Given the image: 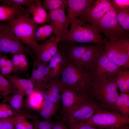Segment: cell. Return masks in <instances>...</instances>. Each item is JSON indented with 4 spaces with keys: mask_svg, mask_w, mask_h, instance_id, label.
I'll list each match as a JSON object with an SVG mask.
<instances>
[{
    "mask_svg": "<svg viewBox=\"0 0 129 129\" xmlns=\"http://www.w3.org/2000/svg\"><path fill=\"white\" fill-rule=\"evenodd\" d=\"M117 76L116 75L93 84L89 90L88 95L105 109L118 113L115 107V102L119 95L115 82Z\"/></svg>",
    "mask_w": 129,
    "mask_h": 129,
    "instance_id": "obj_1",
    "label": "cell"
},
{
    "mask_svg": "<svg viewBox=\"0 0 129 129\" xmlns=\"http://www.w3.org/2000/svg\"><path fill=\"white\" fill-rule=\"evenodd\" d=\"M61 75V78L59 79L62 86L88 95L89 90L93 84L88 73L83 68L67 59L65 68Z\"/></svg>",
    "mask_w": 129,
    "mask_h": 129,
    "instance_id": "obj_2",
    "label": "cell"
},
{
    "mask_svg": "<svg viewBox=\"0 0 129 129\" xmlns=\"http://www.w3.org/2000/svg\"><path fill=\"white\" fill-rule=\"evenodd\" d=\"M70 30L64 45H73L76 43H91L102 44L105 45L106 40H103V37L95 28L91 24L74 19L71 22Z\"/></svg>",
    "mask_w": 129,
    "mask_h": 129,
    "instance_id": "obj_3",
    "label": "cell"
},
{
    "mask_svg": "<svg viewBox=\"0 0 129 129\" xmlns=\"http://www.w3.org/2000/svg\"><path fill=\"white\" fill-rule=\"evenodd\" d=\"M8 22L16 36L27 47L31 49L33 46L38 43L35 34L39 26L31 18L27 9L24 14L15 20Z\"/></svg>",
    "mask_w": 129,
    "mask_h": 129,
    "instance_id": "obj_4",
    "label": "cell"
},
{
    "mask_svg": "<svg viewBox=\"0 0 129 129\" xmlns=\"http://www.w3.org/2000/svg\"><path fill=\"white\" fill-rule=\"evenodd\" d=\"M123 70L110 61L104 50L91 63L86 70L93 84L116 75Z\"/></svg>",
    "mask_w": 129,
    "mask_h": 129,
    "instance_id": "obj_5",
    "label": "cell"
},
{
    "mask_svg": "<svg viewBox=\"0 0 129 129\" xmlns=\"http://www.w3.org/2000/svg\"><path fill=\"white\" fill-rule=\"evenodd\" d=\"M117 12L114 7L92 26L99 32L102 33L109 42L116 41L124 36H129L118 21Z\"/></svg>",
    "mask_w": 129,
    "mask_h": 129,
    "instance_id": "obj_6",
    "label": "cell"
},
{
    "mask_svg": "<svg viewBox=\"0 0 129 129\" xmlns=\"http://www.w3.org/2000/svg\"><path fill=\"white\" fill-rule=\"evenodd\" d=\"M93 127L112 129L129 124V117L109 111L101 106L89 119L81 123Z\"/></svg>",
    "mask_w": 129,
    "mask_h": 129,
    "instance_id": "obj_7",
    "label": "cell"
},
{
    "mask_svg": "<svg viewBox=\"0 0 129 129\" xmlns=\"http://www.w3.org/2000/svg\"><path fill=\"white\" fill-rule=\"evenodd\" d=\"M105 45L104 51L110 61L119 66L129 68V36L113 42L106 40Z\"/></svg>",
    "mask_w": 129,
    "mask_h": 129,
    "instance_id": "obj_8",
    "label": "cell"
},
{
    "mask_svg": "<svg viewBox=\"0 0 129 129\" xmlns=\"http://www.w3.org/2000/svg\"><path fill=\"white\" fill-rule=\"evenodd\" d=\"M11 54L23 53L32 57L34 56L31 49L26 47L14 34L10 25L0 23V53Z\"/></svg>",
    "mask_w": 129,
    "mask_h": 129,
    "instance_id": "obj_9",
    "label": "cell"
},
{
    "mask_svg": "<svg viewBox=\"0 0 129 129\" xmlns=\"http://www.w3.org/2000/svg\"><path fill=\"white\" fill-rule=\"evenodd\" d=\"M101 106L98 102L88 96L73 110L65 122L67 124L84 123L90 119Z\"/></svg>",
    "mask_w": 129,
    "mask_h": 129,
    "instance_id": "obj_10",
    "label": "cell"
},
{
    "mask_svg": "<svg viewBox=\"0 0 129 129\" xmlns=\"http://www.w3.org/2000/svg\"><path fill=\"white\" fill-rule=\"evenodd\" d=\"M61 86L62 120L65 122L70 114L83 100L88 96L72 89Z\"/></svg>",
    "mask_w": 129,
    "mask_h": 129,
    "instance_id": "obj_11",
    "label": "cell"
},
{
    "mask_svg": "<svg viewBox=\"0 0 129 129\" xmlns=\"http://www.w3.org/2000/svg\"><path fill=\"white\" fill-rule=\"evenodd\" d=\"M82 15L75 18L93 26L114 6L112 0H97Z\"/></svg>",
    "mask_w": 129,
    "mask_h": 129,
    "instance_id": "obj_12",
    "label": "cell"
},
{
    "mask_svg": "<svg viewBox=\"0 0 129 129\" xmlns=\"http://www.w3.org/2000/svg\"><path fill=\"white\" fill-rule=\"evenodd\" d=\"M65 9L61 8L49 11L50 24L53 27L56 39L60 42L67 37L69 25L65 14Z\"/></svg>",
    "mask_w": 129,
    "mask_h": 129,
    "instance_id": "obj_13",
    "label": "cell"
},
{
    "mask_svg": "<svg viewBox=\"0 0 129 129\" xmlns=\"http://www.w3.org/2000/svg\"><path fill=\"white\" fill-rule=\"evenodd\" d=\"M60 42L53 37L43 43H37L31 49L36 59L41 61L48 62L57 52L58 45Z\"/></svg>",
    "mask_w": 129,
    "mask_h": 129,
    "instance_id": "obj_14",
    "label": "cell"
},
{
    "mask_svg": "<svg viewBox=\"0 0 129 129\" xmlns=\"http://www.w3.org/2000/svg\"><path fill=\"white\" fill-rule=\"evenodd\" d=\"M32 58L33 67L31 77L35 81V88L42 89L50 80L48 63L38 60L35 56Z\"/></svg>",
    "mask_w": 129,
    "mask_h": 129,
    "instance_id": "obj_15",
    "label": "cell"
},
{
    "mask_svg": "<svg viewBox=\"0 0 129 129\" xmlns=\"http://www.w3.org/2000/svg\"><path fill=\"white\" fill-rule=\"evenodd\" d=\"M61 86L59 77L49 80L42 89L45 100L60 106Z\"/></svg>",
    "mask_w": 129,
    "mask_h": 129,
    "instance_id": "obj_16",
    "label": "cell"
},
{
    "mask_svg": "<svg viewBox=\"0 0 129 129\" xmlns=\"http://www.w3.org/2000/svg\"><path fill=\"white\" fill-rule=\"evenodd\" d=\"M93 0H68V12L66 15L68 24L77 16L82 15L92 5Z\"/></svg>",
    "mask_w": 129,
    "mask_h": 129,
    "instance_id": "obj_17",
    "label": "cell"
},
{
    "mask_svg": "<svg viewBox=\"0 0 129 129\" xmlns=\"http://www.w3.org/2000/svg\"><path fill=\"white\" fill-rule=\"evenodd\" d=\"M67 60L64 53L58 48L48 63L50 80L59 77L65 68Z\"/></svg>",
    "mask_w": 129,
    "mask_h": 129,
    "instance_id": "obj_18",
    "label": "cell"
},
{
    "mask_svg": "<svg viewBox=\"0 0 129 129\" xmlns=\"http://www.w3.org/2000/svg\"><path fill=\"white\" fill-rule=\"evenodd\" d=\"M5 76L14 87L16 90L23 91L25 95L29 96L34 90L35 81L31 76L28 79L22 78L11 75Z\"/></svg>",
    "mask_w": 129,
    "mask_h": 129,
    "instance_id": "obj_19",
    "label": "cell"
},
{
    "mask_svg": "<svg viewBox=\"0 0 129 129\" xmlns=\"http://www.w3.org/2000/svg\"><path fill=\"white\" fill-rule=\"evenodd\" d=\"M104 44L99 43L90 45L81 57L78 65L86 70L92 62L104 50Z\"/></svg>",
    "mask_w": 129,
    "mask_h": 129,
    "instance_id": "obj_20",
    "label": "cell"
},
{
    "mask_svg": "<svg viewBox=\"0 0 129 129\" xmlns=\"http://www.w3.org/2000/svg\"><path fill=\"white\" fill-rule=\"evenodd\" d=\"M90 46L64 45L60 49L64 53L69 61L78 65L81 57Z\"/></svg>",
    "mask_w": 129,
    "mask_h": 129,
    "instance_id": "obj_21",
    "label": "cell"
},
{
    "mask_svg": "<svg viewBox=\"0 0 129 129\" xmlns=\"http://www.w3.org/2000/svg\"><path fill=\"white\" fill-rule=\"evenodd\" d=\"M27 9L17 5H3L0 6V21H11L24 14Z\"/></svg>",
    "mask_w": 129,
    "mask_h": 129,
    "instance_id": "obj_22",
    "label": "cell"
},
{
    "mask_svg": "<svg viewBox=\"0 0 129 129\" xmlns=\"http://www.w3.org/2000/svg\"><path fill=\"white\" fill-rule=\"evenodd\" d=\"M44 100L42 90L35 88L32 93L27 96L23 105L28 108L38 112L41 108Z\"/></svg>",
    "mask_w": 129,
    "mask_h": 129,
    "instance_id": "obj_23",
    "label": "cell"
},
{
    "mask_svg": "<svg viewBox=\"0 0 129 129\" xmlns=\"http://www.w3.org/2000/svg\"><path fill=\"white\" fill-rule=\"evenodd\" d=\"M34 116L29 113L21 111L16 115L5 118H0V129H13L18 120L22 118L33 120Z\"/></svg>",
    "mask_w": 129,
    "mask_h": 129,
    "instance_id": "obj_24",
    "label": "cell"
},
{
    "mask_svg": "<svg viewBox=\"0 0 129 129\" xmlns=\"http://www.w3.org/2000/svg\"><path fill=\"white\" fill-rule=\"evenodd\" d=\"M25 93L22 90H16L10 96L4 97L2 102L8 103L18 113L22 110L23 105V98Z\"/></svg>",
    "mask_w": 129,
    "mask_h": 129,
    "instance_id": "obj_25",
    "label": "cell"
},
{
    "mask_svg": "<svg viewBox=\"0 0 129 129\" xmlns=\"http://www.w3.org/2000/svg\"><path fill=\"white\" fill-rule=\"evenodd\" d=\"M115 107L118 113L122 115L129 116V94L120 91L116 101Z\"/></svg>",
    "mask_w": 129,
    "mask_h": 129,
    "instance_id": "obj_26",
    "label": "cell"
},
{
    "mask_svg": "<svg viewBox=\"0 0 129 129\" xmlns=\"http://www.w3.org/2000/svg\"><path fill=\"white\" fill-rule=\"evenodd\" d=\"M60 106L50 101L45 100L38 111L45 120H51V117L58 110Z\"/></svg>",
    "mask_w": 129,
    "mask_h": 129,
    "instance_id": "obj_27",
    "label": "cell"
},
{
    "mask_svg": "<svg viewBox=\"0 0 129 129\" xmlns=\"http://www.w3.org/2000/svg\"><path fill=\"white\" fill-rule=\"evenodd\" d=\"M115 82L120 91L129 93V71L127 70H123L118 74Z\"/></svg>",
    "mask_w": 129,
    "mask_h": 129,
    "instance_id": "obj_28",
    "label": "cell"
},
{
    "mask_svg": "<svg viewBox=\"0 0 129 129\" xmlns=\"http://www.w3.org/2000/svg\"><path fill=\"white\" fill-rule=\"evenodd\" d=\"M42 6L45 10L49 11L64 8L68 7L67 0H44Z\"/></svg>",
    "mask_w": 129,
    "mask_h": 129,
    "instance_id": "obj_29",
    "label": "cell"
},
{
    "mask_svg": "<svg viewBox=\"0 0 129 129\" xmlns=\"http://www.w3.org/2000/svg\"><path fill=\"white\" fill-rule=\"evenodd\" d=\"M117 9L118 21L122 27L128 33L129 31V8Z\"/></svg>",
    "mask_w": 129,
    "mask_h": 129,
    "instance_id": "obj_30",
    "label": "cell"
},
{
    "mask_svg": "<svg viewBox=\"0 0 129 129\" xmlns=\"http://www.w3.org/2000/svg\"><path fill=\"white\" fill-rule=\"evenodd\" d=\"M16 89L4 76L0 74V93L4 97L13 94Z\"/></svg>",
    "mask_w": 129,
    "mask_h": 129,
    "instance_id": "obj_31",
    "label": "cell"
},
{
    "mask_svg": "<svg viewBox=\"0 0 129 129\" xmlns=\"http://www.w3.org/2000/svg\"><path fill=\"white\" fill-rule=\"evenodd\" d=\"M19 113L6 103H0V118H5L14 116Z\"/></svg>",
    "mask_w": 129,
    "mask_h": 129,
    "instance_id": "obj_32",
    "label": "cell"
},
{
    "mask_svg": "<svg viewBox=\"0 0 129 129\" xmlns=\"http://www.w3.org/2000/svg\"><path fill=\"white\" fill-rule=\"evenodd\" d=\"M34 0H3L0 2L3 5L11 6L17 5L24 6L28 8L34 3Z\"/></svg>",
    "mask_w": 129,
    "mask_h": 129,
    "instance_id": "obj_33",
    "label": "cell"
},
{
    "mask_svg": "<svg viewBox=\"0 0 129 129\" xmlns=\"http://www.w3.org/2000/svg\"><path fill=\"white\" fill-rule=\"evenodd\" d=\"M53 123L51 120L42 121L37 118L33 120L32 123L34 129H52Z\"/></svg>",
    "mask_w": 129,
    "mask_h": 129,
    "instance_id": "obj_34",
    "label": "cell"
},
{
    "mask_svg": "<svg viewBox=\"0 0 129 129\" xmlns=\"http://www.w3.org/2000/svg\"><path fill=\"white\" fill-rule=\"evenodd\" d=\"M34 3L37 6L39 15L44 20L45 22L50 24V19L49 14L48 13L43 7L41 1L34 0Z\"/></svg>",
    "mask_w": 129,
    "mask_h": 129,
    "instance_id": "obj_35",
    "label": "cell"
},
{
    "mask_svg": "<svg viewBox=\"0 0 129 129\" xmlns=\"http://www.w3.org/2000/svg\"><path fill=\"white\" fill-rule=\"evenodd\" d=\"M27 119L25 118L20 119L15 127L18 129H34L32 123L30 122Z\"/></svg>",
    "mask_w": 129,
    "mask_h": 129,
    "instance_id": "obj_36",
    "label": "cell"
},
{
    "mask_svg": "<svg viewBox=\"0 0 129 129\" xmlns=\"http://www.w3.org/2000/svg\"><path fill=\"white\" fill-rule=\"evenodd\" d=\"M20 61V71L26 72L28 68L29 64L26 55L23 53L18 54Z\"/></svg>",
    "mask_w": 129,
    "mask_h": 129,
    "instance_id": "obj_37",
    "label": "cell"
},
{
    "mask_svg": "<svg viewBox=\"0 0 129 129\" xmlns=\"http://www.w3.org/2000/svg\"><path fill=\"white\" fill-rule=\"evenodd\" d=\"M44 30L43 35L41 40L44 41L52 33L54 34V30L53 26L50 24L43 25Z\"/></svg>",
    "mask_w": 129,
    "mask_h": 129,
    "instance_id": "obj_38",
    "label": "cell"
},
{
    "mask_svg": "<svg viewBox=\"0 0 129 129\" xmlns=\"http://www.w3.org/2000/svg\"><path fill=\"white\" fill-rule=\"evenodd\" d=\"M114 7L117 9H122L129 8V0H112Z\"/></svg>",
    "mask_w": 129,
    "mask_h": 129,
    "instance_id": "obj_39",
    "label": "cell"
},
{
    "mask_svg": "<svg viewBox=\"0 0 129 129\" xmlns=\"http://www.w3.org/2000/svg\"><path fill=\"white\" fill-rule=\"evenodd\" d=\"M67 124L69 127V129H101L96 128L94 127L79 123Z\"/></svg>",
    "mask_w": 129,
    "mask_h": 129,
    "instance_id": "obj_40",
    "label": "cell"
},
{
    "mask_svg": "<svg viewBox=\"0 0 129 129\" xmlns=\"http://www.w3.org/2000/svg\"><path fill=\"white\" fill-rule=\"evenodd\" d=\"M11 55L12 57L11 60L15 72L20 71V61L18 54Z\"/></svg>",
    "mask_w": 129,
    "mask_h": 129,
    "instance_id": "obj_41",
    "label": "cell"
},
{
    "mask_svg": "<svg viewBox=\"0 0 129 129\" xmlns=\"http://www.w3.org/2000/svg\"><path fill=\"white\" fill-rule=\"evenodd\" d=\"M1 75L3 76L10 75L13 72H15L13 68L5 65L0 68Z\"/></svg>",
    "mask_w": 129,
    "mask_h": 129,
    "instance_id": "obj_42",
    "label": "cell"
},
{
    "mask_svg": "<svg viewBox=\"0 0 129 129\" xmlns=\"http://www.w3.org/2000/svg\"><path fill=\"white\" fill-rule=\"evenodd\" d=\"M65 123L62 120L53 123L52 129H69Z\"/></svg>",
    "mask_w": 129,
    "mask_h": 129,
    "instance_id": "obj_43",
    "label": "cell"
},
{
    "mask_svg": "<svg viewBox=\"0 0 129 129\" xmlns=\"http://www.w3.org/2000/svg\"><path fill=\"white\" fill-rule=\"evenodd\" d=\"M27 9L29 14L32 15L33 16L39 15L37 6L34 3L28 8Z\"/></svg>",
    "mask_w": 129,
    "mask_h": 129,
    "instance_id": "obj_44",
    "label": "cell"
},
{
    "mask_svg": "<svg viewBox=\"0 0 129 129\" xmlns=\"http://www.w3.org/2000/svg\"><path fill=\"white\" fill-rule=\"evenodd\" d=\"M43 25L39 26L37 29L35 33V38L37 41L41 40L43 35Z\"/></svg>",
    "mask_w": 129,
    "mask_h": 129,
    "instance_id": "obj_45",
    "label": "cell"
},
{
    "mask_svg": "<svg viewBox=\"0 0 129 129\" xmlns=\"http://www.w3.org/2000/svg\"><path fill=\"white\" fill-rule=\"evenodd\" d=\"M8 59L6 55H2L0 53V68L5 65Z\"/></svg>",
    "mask_w": 129,
    "mask_h": 129,
    "instance_id": "obj_46",
    "label": "cell"
},
{
    "mask_svg": "<svg viewBox=\"0 0 129 129\" xmlns=\"http://www.w3.org/2000/svg\"><path fill=\"white\" fill-rule=\"evenodd\" d=\"M32 20L38 24L45 22L44 20L39 15L33 16Z\"/></svg>",
    "mask_w": 129,
    "mask_h": 129,
    "instance_id": "obj_47",
    "label": "cell"
},
{
    "mask_svg": "<svg viewBox=\"0 0 129 129\" xmlns=\"http://www.w3.org/2000/svg\"><path fill=\"white\" fill-rule=\"evenodd\" d=\"M5 65L13 68L14 69L11 60H10L8 59L6 61Z\"/></svg>",
    "mask_w": 129,
    "mask_h": 129,
    "instance_id": "obj_48",
    "label": "cell"
},
{
    "mask_svg": "<svg viewBox=\"0 0 129 129\" xmlns=\"http://www.w3.org/2000/svg\"><path fill=\"white\" fill-rule=\"evenodd\" d=\"M112 129H129V127L126 124H125Z\"/></svg>",
    "mask_w": 129,
    "mask_h": 129,
    "instance_id": "obj_49",
    "label": "cell"
},
{
    "mask_svg": "<svg viewBox=\"0 0 129 129\" xmlns=\"http://www.w3.org/2000/svg\"><path fill=\"white\" fill-rule=\"evenodd\" d=\"M5 97L2 94L0 93V100Z\"/></svg>",
    "mask_w": 129,
    "mask_h": 129,
    "instance_id": "obj_50",
    "label": "cell"
},
{
    "mask_svg": "<svg viewBox=\"0 0 129 129\" xmlns=\"http://www.w3.org/2000/svg\"><path fill=\"white\" fill-rule=\"evenodd\" d=\"M13 129H17V128H16V127H15Z\"/></svg>",
    "mask_w": 129,
    "mask_h": 129,
    "instance_id": "obj_51",
    "label": "cell"
}]
</instances>
